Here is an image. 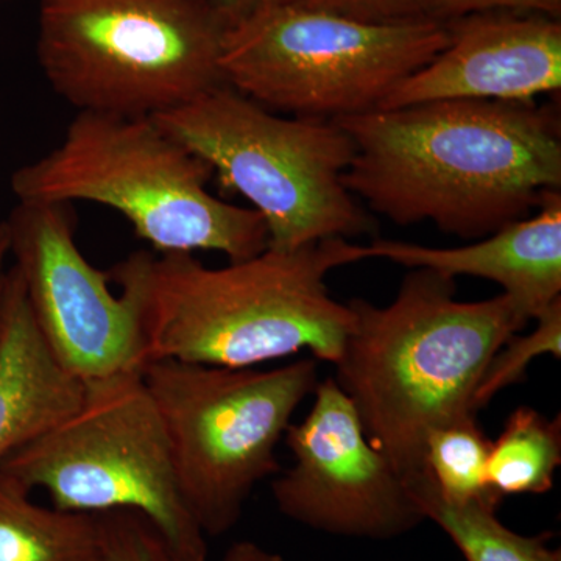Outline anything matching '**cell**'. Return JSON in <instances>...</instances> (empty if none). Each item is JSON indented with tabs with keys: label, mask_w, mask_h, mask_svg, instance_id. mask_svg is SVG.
Here are the masks:
<instances>
[{
	"label": "cell",
	"mask_w": 561,
	"mask_h": 561,
	"mask_svg": "<svg viewBox=\"0 0 561 561\" xmlns=\"http://www.w3.org/2000/svg\"><path fill=\"white\" fill-rule=\"evenodd\" d=\"M354 142L343 184L400 225L482 239L561 191L553 105L442 101L335 121Z\"/></svg>",
	"instance_id": "obj_1"
},
{
	"label": "cell",
	"mask_w": 561,
	"mask_h": 561,
	"mask_svg": "<svg viewBox=\"0 0 561 561\" xmlns=\"http://www.w3.org/2000/svg\"><path fill=\"white\" fill-rule=\"evenodd\" d=\"M368 260L348 239L280 251L210 268L191 253L139 250L117 262L111 283L130 305L144 359L254 368L308 350L335 365L356 323L332 298L328 273Z\"/></svg>",
	"instance_id": "obj_2"
},
{
	"label": "cell",
	"mask_w": 561,
	"mask_h": 561,
	"mask_svg": "<svg viewBox=\"0 0 561 561\" xmlns=\"http://www.w3.org/2000/svg\"><path fill=\"white\" fill-rule=\"evenodd\" d=\"M456 291V278L411 268L390 305L350 301L356 323L332 378L405 483L423 478L432 427L478 415L472 398L486 365L531 321L508 295L460 301Z\"/></svg>",
	"instance_id": "obj_3"
},
{
	"label": "cell",
	"mask_w": 561,
	"mask_h": 561,
	"mask_svg": "<svg viewBox=\"0 0 561 561\" xmlns=\"http://www.w3.org/2000/svg\"><path fill=\"white\" fill-rule=\"evenodd\" d=\"M213 176L208 162L153 117L77 113L54 150L11 175V191L20 202L108 206L154 253L256 256L268 247L264 219L214 197Z\"/></svg>",
	"instance_id": "obj_4"
},
{
	"label": "cell",
	"mask_w": 561,
	"mask_h": 561,
	"mask_svg": "<svg viewBox=\"0 0 561 561\" xmlns=\"http://www.w3.org/2000/svg\"><path fill=\"white\" fill-rule=\"evenodd\" d=\"M210 0H41L38 61L79 113L154 117L227 84Z\"/></svg>",
	"instance_id": "obj_5"
},
{
	"label": "cell",
	"mask_w": 561,
	"mask_h": 561,
	"mask_svg": "<svg viewBox=\"0 0 561 561\" xmlns=\"http://www.w3.org/2000/svg\"><path fill=\"white\" fill-rule=\"evenodd\" d=\"M153 119L208 162L224 190L253 203L268 249L350 241L373 230L371 217L343 184L356 149L337 122L279 116L230 84Z\"/></svg>",
	"instance_id": "obj_6"
},
{
	"label": "cell",
	"mask_w": 561,
	"mask_h": 561,
	"mask_svg": "<svg viewBox=\"0 0 561 561\" xmlns=\"http://www.w3.org/2000/svg\"><path fill=\"white\" fill-rule=\"evenodd\" d=\"M448 43L443 21L370 24L271 0L228 27L220 68L267 110L339 121L378 110Z\"/></svg>",
	"instance_id": "obj_7"
},
{
	"label": "cell",
	"mask_w": 561,
	"mask_h": 561,
	"mask_svg": "<svg viewBox=\"0 0 561 561\" xmlns=\"http://www.w3.org/2000/svg\"><path fill=\"white\" fill-rule=\"evenodd\" d=\"M142 379L168 434L181 496L206 537L230 531L257 483L279 472L276 449L320 382L313 357L272 370L150 360Z\"/></svg>",
	"instance_id": "obj_8"
},
{
	"label": "cell",
	"mask_w": 561,
	"mask_h": 561,
	"mask_svg": "<svg viewBox=\"0 0 561 561\" xmlns=\"http://www.w3.org/2000/svg\"><path fill=\"white\" fill-rule=\"evenodd\" d=\"M25 490L60 511L138 512L184 561H206L208 542L181 496L171 446L142 371L87 383L79 409L0 461Z\"/></svg>",
	"instance_id": "obj_9"
},
{
	"label": "cell",
	"mask_w": 561,
	"mask_h": 561,
	"mask_svg": "<svg viewBox=\"0 0 561 561\" xmlns=\"http://www.w3.org/2000/svg\"><path fill=\"white\" fill-rule=\"evenodd\" d=\"M7 225L33 319L62 367L84 386L142 371L135 313L81 253L72 203L20 202Z\"/></svg>",
	"instance_id": "obj_10"
},
{
	"label": "cell",
	"mask_w": 561,
	"mask_h": 561,
	"mask_svg": "<svg viewBox=\"0 0 561 561\" xmlns=\"http://www.w3.org/2000/svg\"><path fill=\"white\" fill-rule=\"evenodd\" d=\"M308 415L284 440L294 465L272 483L291 522L335 537L393 540L424 523L408 483L368 440L335 379L317 383Z\"/></svg>",
	"instance_id": "obj_11"
},
{
	"label": "cell",
	"mask_w": 561,
	"mask_h": 561,
	"mask_svg": "<svg viewBox=\"0 0 561 561\" xmlns=\"http://www.w3.org/2000/svg\"><path fill=\"white\" fill-rule=\"evenodd\" d=\"M449 43L378 110L442 101L527 102L561 90V22L485 11L446 22Z\"/></svg>",
	"instance_id": "obj_12"
},
{
	"label": "cell",
	"mask_w": 561,
	"mask_h": 561,
	"mask_svg": "<svg viewBox=\"0 0 561 561\" xmlns=\"http://www.w3.org/2000/svg\"><path fill=\"white\" fill-rule=\"evenodd\" d=\"M537 209L470 245L434 249L376 239L367 256L451 278L493 280L534 320L561 298V191L548 192Z\"/></svg>",
	"instance_id": "obj_13"
},
{
	"label": "cell",
	"mask_w": 561,
	"mask_h": 561,
	"mask_svg": "<svg viewBox=\"0 0 561 561\" xmlns=\"http://www.w3.org/2000/svg\"><path fill=\"white\" fill-rule=\"evenodd\" d=\"M87 386L54 356L10 267L0 305V461L80 408Z\"/></svg>",
	"instance_id": "obj_14"
},
{
	"label": "cell",
	"mask_w": 561,
	"mask_h": 561,
	"mask_svg": "<svg viewBox=\"0 0 561 561\" xmlns=\"http://www.w3.org/2000/svg\"><path fill=\"white\" fill-rule=\"evenodd\" d=\"M0 472V561H102L98 515L43 507Z\"/></svg>",
	"instance_id": "obj_15"
},
{
	"label": "cell",
	"mask_w": 561,
	"mask_h": 561,
	"mask_svg": "<svg viewBox=\"0 0 561 561\" xmlns=\"http://www.w3.org/2000/svg\"><path fill=\"white\" fill-rule=\"evenodd\" d=\"M424 522L440 527L465 561H561L549 534L523 535L500 522L490 505L446 501L426 478L408 482Z\"/></svg>",
	"instance_id": "obj_16"
},
{
	"label": "cell",
	"mask_w": 561,
	"mask_h": 561,
	"mask_svg": "<svg viewBox=\"0 0 561 561\" xmlns=\"http://www.w3.org/2000/svg\"><path fill=\"white\" fill-rule=\"evenodd\" d=\"M561 465V421L519 405L491 442L486 478L504 500L513 494H545Z\"/></svg>",
	"instance_id": "obj_17"
},
{
	"label": "cell",
	"mask_w": 561,
	"mask_h": 561,
	"mask_svg": "<svg viewBox=\"0 0 561 561\" xmlns=\"http://www.w3.org/2000/svg\"><path fill=\"white\" fill-rule=\"evenodd\" d=\"M491 440L478 415L432 427L424 438L423 476L446 501L500 507L502 497L486 478Z\"/></svg>",
	"instance_id": "obj_18"
},
{
	"label": "cell",
	"mask_w": 561,
	"mask_h": 561,
	"mask_svg": "<svg viewBox=\"0 0 561 561\" xmlns=\"http://www.w3.org/2000/svg\"><path fill=\"white\" fill-rule=\"evenodd\" d=\"M529 334H515L491 357L474 391L472 408L481 412L502 390L526 379L531 362L541 356L561 357V298L534 319Z\"/></svg>",
	"instance_id": "obj_19"
},
{
	"label": "cell",
	"mask_w": 561,
	"mask_h": 561,
	"mask_svg": "<svg viewBox=\"0 0 561 561\" xmlns=\"http://www.w3.org/2000/svg\"><path fill=\"white\" fill-rule=\"evenodd\" d=\"M102 561H184L138 512L99 513Z\"/></svg>",
	"instance_id": "obj_20"
},
{
	"label": "cell",
	"mask_w": 561,
	"mask_h": 561,
	"mask_svg": "<svg viewBox=\"0 0 561 561\" xmlns=\"http://www.w3.org/2000/svg\"><path fill=\"white\" fill-rule=\"evenodd\" d=\"M339 16L370 24L438 20L440 0H291Z\"/></svg>",
	"instance_id": "obj_21"
},
{
	"label": "cell",
	"mask_w": 561,
	"mask_h": 561,
	"mask_svg": "<svg viewBox=\"0 0 561 561\" xmlns=\"http://www.w3.org/2000/svg\"><path fill=\"white\" fill-rule=\"evenodd\" d=\"M485 11H516L560 20L561 0H440L438 20L448 22Z\"/></svg>",
	"instance_id": "obj_22"
},
{
	"label": "cell",
	"mask_w": 561,
	"mask_h": 561,
	"mask_svg": "<svg viewBox=\"0 0 561 561\" xmlns=\"http://www.w3.org/2000/svg\"><path fill=\"white\" fill-rule=\"evenodd\" d=\"M219 11L221 20L225 21L227 27L238 24L243 18L249 16L254 10L260 9L264 3L271 0H210Z\"/></svg>",
	"instance_id": "obj_23"
},
{
	"label": "cell",
	"mask_w": 561,
	"mask_h": 561,
	"mask_svg": "<svg viewBox=\"0 0 561 561\" xmlns=\"http://www.w3.org/2000/svg\"><path fill=\"white\" fill-rule=\"evenodd\" d=\"M221 561H286L279 553L268 551L253 541L234 542Z\"/></svg>",
	"instance_id": "obj_24"
},
{
	"label": "cell",
	"mask_w": 561,
	"mask_h": 561,
	"mask_svg": "<svg viewBox=\"0 0 561 561\" xmlns=\"http://www.w3.org/2000/svg\"><path fill=\"white\" fill-rule=\"evenodd\" d=\"M10 257V232L7 220L0 221V305H2L3 290L7 283V260Z\"/></svg>",
	"instance_id": "obj_25"
}]
</instances>
